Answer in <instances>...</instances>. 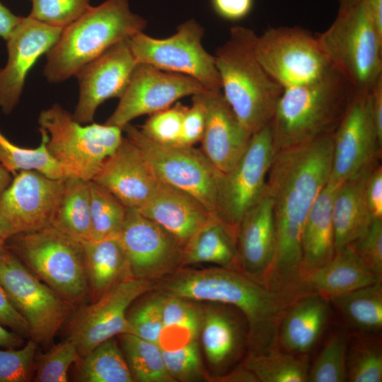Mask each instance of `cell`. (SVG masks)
I'll list each match as a JSON object with an SVG mask.
<instances>
[{"label": "cell", "mask_w": 382, "mask_h": 382, "mask_svg": "<svg viewBox=\"0 0 382 382\" xmlns=\"http://www.w3.org/2000/svg\"><path fill=\"white\" fill-rule=\"evenodd\" d=\"M332 134L276 151L268 172L276 249L265 283L277 292L294 294L302 281L303 225L330 178Z\"/></svg>", "instance_id": "cell-1"}, {"label": "cell", "mask_w": 382, "mask_h": 382, "mask_svg": "<svg viewBox=\"0 0 382 382\" xmlns=\"http://www.w3.org/2000/svg\"><path fill=\"white\" fill-rule=\"evenodd\" d=\"M160 294L231 306L248 326V352L277 347L280 321L296 298L271 290L238 270L180 267L154 282Z\"/></svg>", "instance_id": "cell-2"}, {"label": "cell", "mask_w": 382, "mask_h": 382, "mask_svg": "<svg viewBox=\"0 0 382 382\" xmlns=\"http://www.w3.org/2000/svg\"><path fill=\"white\" fill-rule=\"evenodd\" d=\"M354 93L334 69L315 81L283 89L270 122L275 152L333 134Z\"/></svg>", "instance_id": "cell-3"}, {"label": "cell", "mask_w": 382, "mask_h": 382, "mask_svg": "<svg viewBox=\"0 0 382 382\" xmlns=\"http://www.w3.org/2000/svg\"><path fill=\"white\" fill-rule=\"evenodd\" d=\"M257 35L248 28L232 27L214 56L222 93L245 129L253 134L269 124L283 91L257 59Z\"/></svg>", "instance_id": "cell-4"}, {"label": "cell", "mask_w": 382, "mask_h": 382, "mask_svg": "<svg viewBox=\"0 0 382 382\" xmlns=\"http://www.w3.org/2000/svg\"><path fill=\"white\" fill-rule=\"evenodd\" d=\"M146 21L134 13L128 0H106L90 7L64 27L46 53L43 74L50 83H60L117 42L146 28Z\"/></svg>", "instance_id": "cell-5"}, {"label": "cell", "mask_w": 382, "mask_h": 382, "mask_svg": "<svg viewBox=\"0 0 382 382\" xmlns=\"http://www.w3.org/2000/svg\"><path fill=\"white\" fill-rule=\"evenodd\" d=\"M6 248L74 306L91 301L81 243L50 226L12 236Z\"/></svg>", "instance_id": "cell-6"}, {"label": "cell", "mask_w": 382, "mask_h": 382, "mask_svg": "<svg viewBox=\"0 0 382 382\" xmlns=\"http://www.w3.org/2000/svg\"><path fill=\"white\" fill-rule=\"evenodd\" d=\"M37 122L47 134V151L64 178L92 180L124 137L122 129L115 126L76 122L59 104L42 110Z\"/></svg>", "instance_id": "cell-7"}, {"label": "cell", "mask_w": 382, "mask_h": 382, "mask_svg": "<svg viewBox=\"0 0 382 382\" xmlns=\"http://www.w3.org/2000/svg\"><path fill=\"white\" fill-rule=\"evenodd\" d=\"M316 37L331 66L355 91H370L382 76V36L362 0L338 11L330 27Z\"/></svg>", "instance_id": "cell-8"}, {"label": "cell", "mask_w": 382, "mask_h": 382, "mask_svg": "<svg viewBox=\"0 0 382 382\" xmlns=\"http://www.w3.org/2000/svg\"><path fill=\"white\" fill-rule=\"evenodd\" d=\"M122 132L140 151L158 179L195 197L211 213L216 214V197L222 173L200 149L166 146L147 138L130 123Z\"/></svg>", "instance_id": "cell-9"}, {"label": "cell", "mask_w": 382, "mask_h": 382, "mask_svg": "<svg viewBox=\"0 0 382 382\" xmlns=\"http://www.w3.org/2000/svg\"><path fill=\"white\" fill-rule=\"evenodd\" d=\"M0 282L14 306L26 320L30 338L49 345L74 305L33 273L6 248L0 252Z\"/></svg>", "instance_id": "cell-10"}, {"label": "cell", "mask_w": 382, "mask_h": 382, "mask_svg": "<svg viewBox=\"0 0 382 382\" xmlns=\"http://www.w3.org/2000/svg\"><path fill=\"white\" fill-rule=\"evenodd\" d=\"M255 52L283 89L315 81L333 69L316 36L299 27L267 30L257 37Z\"/></svg>", "instance_id": "cell-11"}, {"label": "cell", "mask_w": 382, "mask_h": 382, "mask_svg": "<svg viewBox=\"0 0 382 382\" xmlns=\"http://www.w3.org/2000/svg\"><path fill=\"white\" fill-rule=\"evenodd\" d=\"M204 33L203 27L190 19L180 24L168 37L155 38L140 32L131 37L129 43L137 62L188 76L207 90L221 91L214 56L202 43Z\"/></svg>", "instance_id": "cell-12"}, {"label": "cell", "mask_w": 382, "mask_h": 382, "mask_svg": "<svg viewBox=\"0 0 382 382\" xmlns=\"http://www.w3.org/2000/svg\"><path fill=\"white\" fill-rule=\"evenodd\" d=\"M275 154L270 124L251 135L241 158L222 173L216 197V214L237 231L245 214L262 197Z\"/></svg>", "instance_id": "cell-13"}, {"label": "cell", "mask_w": 382, "mask_h": 382, "mask_svg": "<svg viewBox=\"0 0 382 382\" xmlns=\"http://www.w3.org/2000/svg\"><path fill=\"white\" fill-rule=\"evenodd\" d=\"M152 289V282L134 278L116 284L70 316L66 340L75 345L83 357L110 338L123 333L132 334L127 320L128 308L136 299Z\"/></svg>", "instance_id": "cell-14"}, {"label": "cell", "mask_w": 382, "mask_h": 382, "mask_svg": "<svg viewBox=\"0 0 382 382\" xmlns=\"http://www.w3.org/2000/svg\"><path fill=\"white\" fill-rule=\"evenodd\" d=\"M117 237L134 279L154 282L183 267L180 243L136 209L127 208Z\"/></svg>", "instance_id": "cell-15"}, {"label": "cell", "mask_w": 382, "mask_h": 382, "mask_svg": "<svg viewBox=\"0 0 382 382\" xmlns=\"http://www.w3.org/2000/svg\"><path fill=\"white\" fill-rule=\"evenodd\" d=\"M205 90L192 77L138 62L117 108L105 124L122 129L139 116L164 110L181 98L192 96Z\"/></svg>", "instance_id": "cell-16"}, {"label": "cell", "mask_w": 382, "mask_h": 382, "mask_svg": "<svg viewBox=\"0 0 382 382\" xmlns=\"http://www.w3.org/2000/svg\"><path fill=\"white\" fill-rule=\"evenodd\" d=\"M382 139L374 122L369 91L355 93L332 134L329 181L339 185L381 159Z\"/></svg>", "instance_id": "cell-17"}, {"label": "cell", "mask_w": 382, "mask_h": 382, "mask_svg": "<svg viewBox=\"0 0 382 382\" xmlns=\"http://www.w3.org/2000/svg\"><path fill=\"white\" fill-rule=\"evenodd\" d=\"M64 180L33 170L14 175L0 197V219L10 237L50 226Z\"/></svg>", "instance_id": "cell-18"}, {"label": "cell", "mask_w": 382, "mask_h": 382, "mask_svg": "<svg viewBox=\"0 0 382 382\" xmlns=\"http://www.w3.org/2000/svg\"><path fill=\"white\" fill-rule=\"evenodd\" d=\"M137 63L129 39H125L81 67L74 76L79 85V96L74 119L83 125L93 122L103 102L120 98Z\"/></svg>", "instance_id": "cell-19"}, {"label": "cell", "mask_w": 382, "mask_h": 382, "mask_svg": "<svg viewBox=\"0 0 382 382\" xmlns=\"http://www.w3.org/2000/svg\"><path fill=\"white\" fill-rule=\"evenodd\" d=\"M62 29L22 17L6 39L8 60L0 69V107L5 114L17 105L29 71L55 44Z\"/></svg>", "instance_id": "cell-20"}, {"label": "cell", "mask_w": 382, "mask_h": 382, "mask_svg": "<svg viewBox=\"0 0 382 382\" xmlns=\"http://www.w3.org/2000/svg\"><path fill=\"white\" fill-rule=\"evenodd\" d=\"M205 111L201 150L222 173L236 163L252 134L241 124L221 91L205 90L194 95Z\"/></svg>", "instance_id": "cell-21"}, {"label": "cell", "mask_w": 382, "mask_h": 382, "mask_svg": "<svg viewBox=\"0 0 382 382\" xmlns=\"http://www.w3.org/2000/svg\"><path fill=\"white\" fill-rule=\"evenodd\" d=\"M92 180L110 191L127 208L136 209L149 202L160 181L139 149L126 137Z\"/></svg>", "instance_id": "cell-22"}, {"label": "cell", "mask_w": 382, "mask_h": 382, "mask_svg": "<svg viewBox=\"0 0 382 382\" xmlns=\"http://www.w3.org/2000/svg\"><path fill=\"white\" fill-rule=\"evenodd\" d=\"M236 245L238 270L265 286L276 249L272 201L267 190L239 222Z\"/></svg>", "instance_id": "cell-23"}, {"label": "cell", "mask_w": 382, "mask_h": 382, "mask_svg": "<svg viewBox=\"0 0 382 382\" xmlns=\"http://www.w3.org/2000/svg\"><path fill=\"white\" fill-rule=\"evenodd\" d=\"M137 210L172 234L183 247L216 214L190 194L161 181L149 202Z\"/></svg>", "instance_id": "cell-24"}, {"label": "cell", "mask_w": 382, "mask_h": 382, "mask_svg": "<svg viewBox=\"0 0 382 382\" xmlns=\"http://www.w3.org/2000/svg\"><path fill=\"white\" fill-rule=\"evenodd\" d=\"M221 306L204 309L199 334L209 364L225 371L239 359L245 347L248 349V326L236 308Z\"/></svg>", "instance_id": "cell-25"}, {"label": "cell", "mask_w": 382, "mask_h": 382, "mask_svg": "<svg viewBox=\"0 0 382 382\" xmlns=\"http://www.w3.org/2000/svg\"><path fill=\"white\" fill-rule=\"evenodd\" d=\"M330 303V301L317 294L299 295L280 321L277 347L293 354L308 355L328 326Z\"/></svg>", "instance_id": "cell-26"}, {"label": "cell", "mask_w": 382, "mask_h": 382, "mask_svg": "<svg viewBox=\"0 0 382 382\" xmlns=\"http://www.w3.org/2000/svg\"><path fill=\"white\" fill-rule=\"evenodd\" d=\"M382 282L367 270L349 247L336 251L333 257L301 281L299 293L317 294L328 301L361 287Z\"/></svg>", "instance_id": "cell-27"}, {"label": "cell", "mask_w": 382, "mask_h": 382, "mask_svg": "<svg viewBox=\"0 0 382 382\" xmlns=\"http://www.w3.org/2000/svg\"><path fill=\"white\" fill-rule=\"evenodd\" d=\"M376 162L340 183L336 189L332 205L335 252L364 235L373 221L364 200V185Z\"/></svg>", "instance_id": "cell-28"}, {"label": "cell", "mask_w": 382, "mask_h": 382, "mask_svg": "<svg viewBox=\"0 0 382 382\" xmlns=\"http://www.w3.org/2000/svg\"><path fill=\"white\" fill-rule=\"evenodd\" d=\"M337 186L328 180L306 219L302 232V279L328 262L335 253L332 205Z\"/></svg>", "instance_id": "cell-29"}, {"label": "cell", "mask_w": 382, "mask_h": 382, "mask_svg": "<svg viewBox=\"0 0 382 382\" xmlns=\"http://www.w3.org/2000/svg\"><path fill=\"white\" fill-rule=\"evenodd\" d=\"M91 302L116 284L133 278L117 237L81 243Z\"/></svg>", "instance_id": "cell-30"}, {"label": "cell", "mask_w": 382, "mask_h": 382, "mask_svg": "<svg viewBox=\"0 0 382 382\" xmlns=\"http://www.w3.org/2000/svg\"><path fill=\"white\" fill-rule=\"evenodd\" d=\"M236 233L213 215L183 247V266L209 263L238 270Z\"/></svg>", "instance_id": "cell-31"}, {"label": "cell", "mask_w": 382, "mask_h": 382, "mask_svg": "<svg viewBox=\"0 0 382 382\" xmlns=\"http://www.w3.org/2000/svg\"><path fill=\"white\" fill-rule=\"evenodd\" d=\"M50 226L80 243L91 240L89 181L64 178Z\"/></svg>", "instance_id": "cell-32"}, {"label": "cell", "mask_w": 382, "mask_h": 382, "mask_svg": "<svg viewBox=\"0 0 382 382\" xmlns=\"http://www.w3.org/2000/svg\"><path fill=\"white\" fill-rule=\"evenodd\" d=\"M330 302L352 332L380 333L382 329V282L335 297Z\"/></svg>", "instance_id": "cell-33"}, {"label": "cell", "mask_w": 382, "mask_h": 382, "mask_svg": "<svg viewBox=\"0 0 382 382\" xmlns=\"http://www.w3.org/2000/svg\"><path fill=\"white\" fill-rule=\"evenodd\" d=\"M258 382H308L309 359L278 347L263 352H247L241 363Z\"/></svg>", "instance_id": "cell-34"}, {"label": "cell", "mask_w": 382, "mask_h": 382, "mask_svg": "<svg viewBox=\"0 0 382 382\" xmlns=\"http://www.w3.org/2000/svg\"><path fill=\"white\" fill-rule=\"evenodd\" d=\"M77 378L83 382H133L122 349L115 337L110 338L81 357Z\"/></svg>", "instance_id": "cell-35"}, {"label": "cell", "mask_w": 382, "mask_h": 382, "mask_svg": "<svg viewBox=\"0 0 382 382\" xmlns=\"http://www.w3.org/2000/svg\"><path fill=\"white\" fill-rule=\"evenodd\" d=\"M117 337L134 381L175 382L166 368L162 350L157 343L132 333Z\"/></svg>", "instance_id": "cell-36"}, {"label": "cell", "mask_w": 382, "mask_h": 382, "mask_svg": "<svg viewBox=\"0 0 382 382\" xmlns=\"http://www.w3.org/2000/svg\"><path fill=\"white\" fill-rule=\"evenodd\" d=\"M347 381H382V346L379 334L349 332Z\"/></svg>", "instance_id": "cell-37"}, {"label": "cell", "mask_w": 382, "mask_h": 382, "mask_svg": "<svg viewBox=\"0 0 382 382\" xmlns=\"http://www.w3.org/2000/svg\"><path fill=\"white\" fill-rule=\"evenodd\" d=\"M39 130L40 144L33 149L13 144L0 131V164L13 175L22 170H33L52 178H65L60 167L47 151L45 132Z\"/></svg>", "instance_id": "cell-38"}, {"label": "cell", "mask_w": 382, "mask_h": 382, "mask_svg": "<svg viewBox=\"0 0 382 382\" xmlns=\"http://www.w3.org/2000/svg\"><path fill=\"white\" fill-rule=\"evenodd\" d=\"M91 240L117 237L125 220L127 208L110 191L89 181Z\"/></svg>", "instance_id": "cell-39"}, {"label": "cell", "mask_w": 382, "mask_h": 382, "mask_svg": "<svg viewBox=\"0 0 382 382\" xmlns=\"http://www.w3.org/2000/svg\"><path fill=\"white\" fill-rule=\"evenodd\" d=\"M349 332L338 328L326 340L308 370V382L347 381Z\"/></svg>", "instance_id": "cell-40"}, {"label": "cell", "mask_w": 382, "mask_h": 382, "mask_svg": "<svg viewBox=\"0 0 382 382\" xmlns=\"http://www.w3.org/2000/svg\"><path fill=\"white\" fill-rule=\"evenodd\" d=\"M81 356L75 345L66 340L53 346L47 352L36 354L33 381L66 382L68 371L73 364H77Z\"/></svg>", "instance_id": "cell-41"}, {"label": "cell", "mask_w": 382, "mask_h": 382, "mask_svg": "<svg viewBox=\"0 0 382 382\" xmlns=\"http://www.w3.org/2000/svg\"><path fill=\"white\" fill-rule=\"evenodd\" d=\"M187 106L176 102L170 107L149 115L141 132L151 141L166 146H178L183 120Z\"/></svg>", "instance_id": "cell-42"}, {"label": "cell", "mask_w": 382, "mask_h": 382, "mask_svg": "<svg viewBox=\"0 0 382 382\" xmlns=\"http://www.w3.org/2000/svg\"><path fill=\"white\" fill-rule=\"evenodd\" d=\"M162 354L166 368L175 381H209L211 376L203 368L197 340L177 350H162Z\"/></svg>", "instance_id": "cell-43"}, {"label": "cell", "mask_w": 382, "mask_h": 382, "mask_svg": "<svg viewBox=\"0 0 382 382\" xmlns=\"http://www.w3.org/2000/svg\"><path fill=\"white\" fill-rule=\"evenodd\" d=\"M37 343L33 339L18 348L0 349V382L33 381Z\"/></svg>", "instance_id": "cell-44"}, {"label": "cell", "mask_w": 382, "mask_h": 382, "mask_svg": "<svg viewBox=\"0 0 382 382\" xmlns=\"http://www.w3.org/2000/svg\"><path fill=\"white\" fill-rule=\"evenodd\" d=\"M29 17L47 25L64 28L90 7L89 0H31Z\"/></svg>", "instance_id": "cell-45"}, {"label": "cell", "mask_w": 382, "mask_h": 382, "mask_svg": "<svg viewBox=\"0 0 382 382\" xmlns=\"http://www.w3.org/2000/svg\"><path fill=\"white\" fill-rule=\"evenodd\" d=\"M132 334L158 344L163 326L160 294L141 301L127 313Z\"/></svg>", "instance_id": "cell-46"}, {"label": "cell", "mask_w": 382, "mask_h": 382, "mask_svg": "<svg viewBox=\"0 0 382 382\" xmlns=\"http://www.w3.org/2000/svg\"><path fill=\"white\" fill-rule=\"evenodd\" d=\"M347 247L367 270L382 280V219H374L366 233Z\"/></svg>", "instance_id": "cell-47"}, {"label": "cell", "mask_w": 382, "mask_h": 382, "mask_svg": "<svg viewBox=\"0 0 382 382\" xmlns=\"http://www.w3.org/2000/svg\"><path fill=\"white\" fill-rule=\"evenodd\" d=\"M163 325H187L200 332L204 309L192 301L160 294Z\"/></svg>", "instance_id": "cell-48"}, {"label": "cell", "mask_w": 382, "mask_h": 382, "mask_svg": "<svg viewBox=\"0 0 382 382\" xmlns=\"http://www.w3.org/2000/svg\"><path fill=\"white\" fill-rule=\"evenodd\" d=\"M192 105L188 107L183 120L178 146H193L200 142L205 127V111L202 103L192 96Z\"/></svg>", "instance_id": "cell-49"}, {"label": "cell", "mask_w": 382, "mask_h": 382, "mask_svg": "<svg viewBox=\"0 0 382 382\" xmlns=\"http://www.w3.org/2000/svg\"><path fill=\"white\" fill-rule=\"evenodd\" d=\"M364 196L372 219H382V166L380 161L371 166L366 175Z\"/></svg>", "instance_id": "cell-50"}, {"label": "cell", "mask_w": 382, "mask_h": 382, "mask_svg": "<svg viewBox=\"0 0 382 382\" xmlns=\"http://www.w3.org/2000/svg\"><path fill=\"white\" fill-rule=\"evenodd\" d=\"M199 332L187 325H163L159 334L158 345L163 351L177 350L197 340Z\"/></svg>", "instance_id": "cell-51"}, {"label": "cell", "mask_w": 382, "mask_h": 382, "mask_svg": "<svg viewBox=\"0 0 382 382\" xmlns=\"http://www.w3.org/2000/svg\"><path fill=\"white\" fill-rule=\"evenodd\" d=\"M0 324L11 330L30 338L29 326L11 301L7 292L0 282Z\"/></svg>", "instance_id": "cell-52"}, {"label": "cell", "mask_w": 382, "mask_h": 382, "mask_svg": "<svg viewBox=\"0 0 382 382\" xmlns=\"http://www.w3.org/2000/svg\"><path fill=\"white\" fill-rule=\"evenodd\" d=\"M210 3L212 10L219 17L236 22L250 13L254 0H210Z\"/></svg>", "instance_id": "cell-53"}, {"label": "cell", "mask_w": 382, "mask_h": 382, "mask_svg": "<svg viewBox=\"0 0 382 382\" xmlns=\"http://www.w3.org/2000/svg\"><path fill=\"white\" fill-rule=\"evenodd\" d=\"M369 103L378 136L382 139V76L369 91Z\"/></svg>", "instance_id": "cell-54"}, {"label": "cell", "mask_w": 382, "mask_h": 382, "mask_svg": "<svg viewBox=\"0 0 382 382\" xmlns=\"http://www.w3.org/2000/svg\"><path fill=\"white\" fill-rule=\"evenodd\" d=\"M209 381L258 382V380L251 371L241 364L227 374H222L215 377L211 376Z\"/></svg>", "instance_id": "cell-55"}, {"label": "cell", "mask_w": 382, "mask_h": 382, "mask_svg": "<svg viewBox=\"0 0 382 382\" xmlns=\"http://www.w3.org/2000/svg\"><path fill=\"white\" fill-rule=\"evenodd\" d=\"M22 17L14 15L0 1V37L6 40Z\"/></svg>", "instance_id": "cell-56"}, {"label": "cell", "mask_w": 382, "mask_h": 382, "mask_svg": "<svg viewBox=\"0 0 382 382\" xmlns=\"http://www.w3.org/2000/svg\"><path fill=\"white\" fill-rule=\"evenodd\" d=\"M362 1L374 26L382 36V0Z\"/></svg>", "instance_id": "cell-57"}, {"label": "cell", "mask_w": 382, "mask_h": 382, "mask_svg": "<svg viewBox=\"0 0 382 382\" xmlns=\"http://www.w3.org/2000/svg\"><path fill=\"white\" fill-rule=\"evenodd\" d=\"M25 337L13 331L4 328L0 324V347L4 348H18L25 344Z\"/></svg>", "instance_id": "cell-58"}, {"label": "cell", "mask_w": 382, "mask_h": 382, "mask_svg": "<svg viewBox=\"0 0 382 382\" xmlns=\"http://www.w3.org/2000/svg\"><path fill=\"white\" fill-rule=\"evenodd\" d=\"M11 173L0 164V197L12 181Z\"/></svg>", "instance_id": "cell-59"}, {"label": "cell", "mask_w": 382, "mask_h": 382, "mask_svg": "<svg viewBox=\"0 0 382 382\" xmlns=\"http://www.w3.org/2000/svg\"><path fill=\"white\" fill-rule=\"evenodd\" d=\"M9 237L7 230L0 219V252L6 248V241Z\"/></svg>", "instance_id": "cell-60"}, {"label": "cell", "mask_w": 382, "mask_h": 382, "mask_svg": "<svg viewBox=\"0 0 382 382\" xmlns=\"http://www.w3.org/2000/svg\"><path fill=\"white\" fill-rule=\"evenodd\" d=\"M339 3V10L338 11H342L347 9H349L358 4L360 3L361 0H337Z\"/></svg>", "instance_id": "cell-61"}, {"label": "cell", "mask_w": 382, "mask_h": 382, "mask_svg": "<svg viewBox=\"0 0 382 382\" xmlns=\"http://www.w3.org/2000/svg\"><path fill=\"white\" fill-rule=\"evenodd\" d=\"M31 1V0H30Z\"/></svg>", "instance_id": "cell-62"}]
</instances>
